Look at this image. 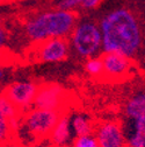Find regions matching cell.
Here are the masks:
<instances>
[{
	"label": "cell",
	"mask_w": 145,
	"mask_h": 147,
	"mask_svg": "<svg viewBox=\"0 0 145 147\" xmlns=\"http://www.w3.org/2000/svg\"><path fill=\"white\" fill-rule=\"evenodd\" d=\"M7 40H8V34H7L6 29L3 26H0V50L6 46Z\"/></svg>",
	"instance_id": "cell-19"
},
{
	"label": "cell",
	"mask_w": 145,
	"mask_h": 147,
	"mask_svg": "<svg viewBox=\"0 0 145 147\" xmlns=\"http://www.w3.org/2000/svg\"><path fill=\"white\" fill-rule=\"evenodd\" d=\"M71 102L72 98L67 90L57 83L48 82L37 84V91L31 106L42 110L67 111Z\"/></svg>",
	"instance_id": "cell-5"
},
{
	"label": "cell",
	"mask_w": 145,
	"mask_h": 147,
	"mask_svg": "<svg viewBox=\"0 0 145 147\" xmlns=\"http://www.w3.org/2000/svg\"><path fill=\"white\" fill-rule=\"evenodd\" d=\"M93 136L99 147H126L124 130L118 121L107 120L95 125Z\"/></svg>",
	"instance_id": "cell-9"
},
{
	"label": "cell",
	"mask_w": 145,
	"mask_h": 147,
	"mask_svg": "<svg viewBox=\"0 0 145 147\" xmlns=\"http://www.w3.org/2000/svg\"><path fill=\"white\" fill-rule=\"evenodd\" d=\"M9 1H19V0H9Z\"/></svg>",
	"instance_id": "cell-22"
},
{
	"label": "cell",
	"mask_w": 145,
	"mask_h": 147,
	"mask_svg": "<svg viewBox=\"0 0 145 147\" xmlns=\"http://www.w3.org/2000/svg\"><path fill=\"white\" fill-rule=\"evenodd\" d=\"M69 42L82 59L98 56L101 53V32L99 24L92 20L77 22L70 34Z\"/></svg>",
	"instance_id": "cell-3"
},
{
	"label": "cell",
	"mask_w": 145,
	"mask_h": 147,
	"mask_svg": "<svg viewBox=\"0 0 145 147\" xmlns=\"http://www.w3.org/2000/svg\"><path fill=\"white\" fill-rule=\"evenodd\" d=\"M6 0H0V4H3V3H5Z\"/></svg>",
	"instance_id": "cell-21"
},
{
	"label": "cell",
	"mask_w": 145,
	"mask_h": 147,
	"mask_svg": "<svg viewBox=\"0 0 145 147\" xmlns=\"http://www.w3.org/2000/svg\"><path fill=\"white\" fill-rule=\"evenodd\" d=\"M85 70L90 77L94 80L100 81L102 76V61L100 56H94L89 57L86 60L85 63Z\"/></svg>",
	"instance_id": "cell-15"
},
{
	"label": "cell",
	"mask_w": 145,
	"mask_h": 147,
	"mask_svg": "<svg viewBox=\"0 0 145 147\" xmlns=\"http://www.w3.org/2000/svg\"><path fill=\"white\" fill-rule=\"evenodd\" d=\"M72 147H99V146L94 136L88 134V136L76 137V139L72 141Z\"/></svg>",
	"instance_id": "cell-16"
},
{
	"label": "cell",
	"mask_w": 145,
	"mask_h": 147,
	"mask_svg": "<svg viewBox=\"0 0 145 147\" xmlns=\"http://www.w3.org/2000/svg\"><path fill=\"white\" fill-rule=\"evenodd\" d=\"M70 54V42L65 38H52L36 43L33 61L41 63H56L67 59Z\"/></svg>",
	"instance_id": "cell-7"
},
{
	"label": "cell",
	"mask_w": 145,
	"mask_h": 147,
	"mask_svg": "<svg viewBox=\"0 0 145 147\" xmlns=\"http://www.w3.org/2000/svg\"><path fill=\"white\" fill-rule=\"evenodd\" d=\"M21 111L16 106H14L6 97L0 94V116L5 117L6 119L11 120L14 118H20Z\"/></svg>",
	"instance_id": "cell-14"
},
{
	"label": "cell",
	"mask_w": 145,
	"mask_h": 147,
	"mask_svg": "<svg viewBox=\"0 0 145 147\" xmlns=\"http://www.w3.org/2000/svg\"><path fill=\"white\" fill-rule=\"evenodd\" d=\"M70 113L69 111L64 112L58 121L56 123L55 127L52 128L51 133L49 134L48 139L51 146L56 147H69L71 141V124H70Z\"/></svg>",
	"instance_id": "cell-10"
},
{
	"label": "cell",
	"mask_w": 145,
	"mask_h": 147,
	"mask_svg": "<svg viewBox=\"0 0 145 147\" xmlns=\"http://www.w3.org/2000/svg\"><path fill=\"white\" fill-rule=\"evenodd\" d=\"M102 61V82L122 83L129 80L132 74V60L115 53H103Z\"/></svg>",
	"instance_id": "cell-6"
},
{
	"label": "cell",
	"mask_w": 145,
	"mask_h": 147,
	"mask_svg": "<svg viewBox=\"0 0 145 147\" xmlns=\"http://www.w3.org/2000/svg\"><path fill=\"white\" fill-rule=\"evenodd\" d=\"M64 112L66 111L31 109L25 112L22 123L28 136L35 141H40L49 137L52 128Z\"/></svg>",
	"instance_id": "cell-4"
},
{
	"label": "cell",
	"mask_w": 145,
	"mask_h": 147,
	"mask_svg": "<svg viewBox=\"0 0 145 147\" xmlns=\"http://www.w3.org/2000/svg\"><path fill=\"white\" fill-rule=\"evenodd\" d=\"M78 7H80V0H59L57 4V9L69 12H73Z\"/></svg>",
	"instance_id": "cell-17"
},
{
	"label": "cell",
	"mask_w": 145,
	"mask_h": 147,
	"mask_svg": "<svg viewBox=\"0 0 145 147\" xmlns=\"http://www.w3.org/2000/svg\"><path fill=\"white\" fill-rule=\"evenodd\" d=\"M99 28L101 32V51L115 53L132 60L142 47V28L136 15L128 8H117L103 15Z\"/></svg>",
	"instance_id": "cell-1"
},
{
	"label": "cell",
	"mask_w": 145,
	"mask_h": 147,
	"mask_svg": "<svg viewBox=\"0 0 145 147\" xmlns=\"http://www.w3.org/2000/svg\"><path fill=\"white\" fill-rule=\"evenodd\" d=\"M70 124H71V130L73 131L76 137L93 134L95 127L93 119L84 112H79L70 117Z\"/></svg>",
	"instance_id": "cell-12"
},
{
	"label": "cell",
	"mask_w": 145,
	"mask_h": 147,
	"mask_svg": "<svg viewBox=\"0 0 145 147\" xmlns=\"http://www.w3.org/2000/svg\"><path fill=\"white\" fill-rule=\"evenodd\" d=\"M3 76H4V72H3V70H0V80L3 78Z\"/></svg>",
	"instance_id": "cell-20"
},
{
	"label": "cell",
	"mask_w": 145,
	"mask_h": 147,
	"mask_svg": "<svg viewBox=\"0 0 145 147\" xmlns=\"http://www.w3.org/2000/svg\"><path fill=\"white\" fill-rule=\"evenodd\" d=\"M36 91L37 84L34 82H14L7 85L0 94L25 113L33 105Z\"/></svg>",
	"instance_id": "cell-8"
},
{
	"label": "cell",
	"mask_w": 145,
	"mask_h": 147,
	"mask_svg": "<svg viewBox=\"0 0 145 147\" xmlns=\"http://www.w3.org/2000/svg\"><path fill=\"white\" fill-rule=\"evenodd\" d=\"M125 116L128 119H137L145 116V94L144 91L131 96L125 104Z\"/></svg>",
	"instance_id": "cell-13"
},
{
	"label": "cell",
	"mask_w": 145,
	"mask_h": 147,
	"mask_svg": "<svg viewBox=\"0 0 145 147\" xmlns=\"http://www.w3.org/2000/svg\"><path fill=\"white\" fill-rule=\"evenodd\" d=\"M50 147H56V146H50Z\"/></svg>",
	"instance_id": "cell-23"
},
{
	"label": "cell",
	"mask_w": 145,
	"mask_h": 147,
	"mask_svg": "<svg viewBox=\"0 0 145 147\" xmlns=\"http://www.w3.org/2000/svg\"><path fill=\"white\" fill-rule=\"evenodd\" d=\"M124 137L126 147H145V116L132 119L131 130Z\"/></svg>",
	"instance_id": "cell-11"
},
{
	"label": "cell",
	"mask_w": 145,
	"mask_h": 147,
	"mask_svg": "<svg viewBox=\"0 0 145 147\" xmlns=\"http://www.w3.org/2000/svg\"><path fill=\"white\" fill-rule=\"evenodd\" d=\"M102 0H80V7L82 9H94L96 8Z\"/></svg>",
	"instance_id": "cell-18"
},
{
	"label": "cell",
	"mask_w": 145,
	"mask_h": 147,
	"mask_svg": "<svg viewBox=\"0 0 145 147\" xmlns=\"http://www.w3.org/2000/svg\"><path fill=\"white\" fill-rule=\"evenodd\" d=\"M77 22L78 16L74 12L45 11L30 16L25 24V32L28 39L35 43L52 38L67 39Z\"/></svg>",
	"instance_id": "cell-2"
}]
</instances>
